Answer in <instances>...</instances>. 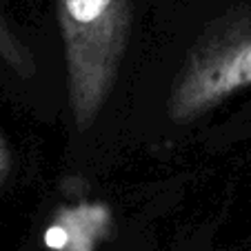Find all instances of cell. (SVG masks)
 Returning <instances> with one entry per match:
<instances>
[{"label": "cell", "mask_w": 251, "mask_h": 251, "mask_svg": "<svg viewBox=\"0 0 251 251\" xmlns=\"http://www.w3.org/2000/svg\"><path fill=\"white\" fill-rule=\"evenodd\" d=\"M69 102L78 129L96 123L109 98L131 31V0H56Z\"/></svg>", "instance_id": "1"}, {"label": "cell", "mask_w": 251, "mask_h": 251, "mask_svg": "<svg viewBox=\"0 0 251 251\" xmlns=\"http://www.w3.org/2000/svg\"><path fill=\"white\" fill-rule=\"evenodd\" d=\"M249 87L251 9H242L220 20L191 49L171 87L167 111L174 123H191Z\"/></svg>", "instance_id": "2"}, {"label": "cell", "mask_w": 251, "mask_h": 251, "mask_svg": "<svg viewBox=\"0 0 251 251\" xmlns=\"http://www.w3.org/2000/svg\"><path fill=\"white\" fill-rule=\"evenodd\" d=\"M0 60L5 62L14 74H18L23 78H31L33 71H36V62H33L31 51L11 31L5 14H2V7H0Z\"/></svg>", "instance_id": "3"}, {"label": "cell", "mask_w": 251, "mask_h": 251, "mask_svg": "<svg viewBox=\"0 0 251 251\" xmlns=\"http://www.w3.org/2000/svg\"><path fill=\"white\" fill-rule=\"evenodd\" d=\"M7 167H9V153H7L5 140L0 138V182H2V178H5V174H7Z\"/></svg>", "instance_id": "4"}]
</instances>
